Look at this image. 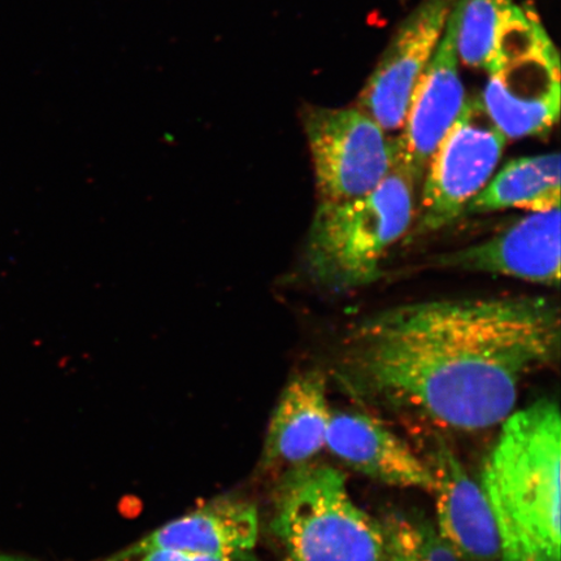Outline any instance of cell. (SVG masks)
Returning a JSON list of instances; mask_svg holds the SVG:
<instances>
[{
	"instance_id": "cell-12",
	"label": "cell",
	"mask_w": 561,
	"mask_h": 561,
	"mask_svg": "<svg viewBox=\"0 0 561 561\" xmlns=\"http://www.w3.org/2000/svg\"><path fill=\"white\" fill-rule=\"evenodd\" d=\"M257 538L259 515L254 504L220 497L160 526L105 561H130L159 549L254 561Z\"/></svg>"
},
{
	"instance_id": "cell-2",
	"label": "cell",
	"mask_w": 561,
	"mask_h": 561,
	"mask_svg": "<svg viewBox=\"0 0 561 561\" xmlns=\"http://www.w3.org/2000/svg\"><path fill=\"white\" fill-rule=\"evenodd\" d=\"M501 426L480 482L500 533V561H560L559 404L539 399Z\"/></svg>"
},
{
	"instance_id": "cell-16",
	"label": "cell",
	"mask_w": 561,
	"mask_h": 561,
	"mask_svg": "<svg viewBox=\"0 0 561 561\" xmlns=\"http://www.w3.org/2000/svg\"><path fill=\"white\" fill-rule=\"evenodd\" d=\"M514 0H456L450 18L456 54L462 65L488 70Z\"/></svg>"
},
{
	"instance_id": "cell-13",
	"label": "cell",
	"mask_w": 561,
	"mask_h": 561,
	"mask_svg": "<svg viewBox=\"0 0 561 561\" xmlns=\"http://www.w3.org/2000/svg\"><path fill=\"white\" fill-rule=\"evenodd\" d=\"M325 448L343 465L383 485L433 491L427 462L367 413L332 410Z\"/></svg>"
},
{
	"instance_id": "cell-15",
	"label": "cell",
	"mask_w": 561,
	"mask_h": 561,
	"mask_svg": "<svg viewBox=\"0 0 561 561\" xmlns=\"http://www.w3.org/2000/svg\"><path fill=\"white\" fill-rule=\"evenodd\" d=\"M560 156L558 152L510 161L469 202L465 214L481 215L508 208L546 213L560 208Z\"/></svg>"
},
{
	"instance_id": "cell-8",
	"label": "cell",
	"mask_w": 561,
	"mask_h": 561,
	"mask_svg": "<svg viewBox=\"0 0 561 561\" xmlns=\"http://www.w3.org/2000/svg\"><path fill=\"white\" fill-rule=\"evenodd\" d=\"M454 0H424L399 27L356 107L386 133L403 128L413 93L444 35Z\"/></svg>"
},
{
	"instance_id": "cell-18",
	"label": "cell",
	"mask_w": 561,
	"mask_h": 561,
	"mask_svg": "<svg viewBox=\"0 0 561 561\" xmlns=\"http://www.w3.org/2000/svg\"><path fill=\"white\" fill-rule=\"evenodd\" d=\"M385 531L383 561H413L407 517L391 515L382 522Z\"/></svg>"
},
{
	"instance_id": "cell-9",
	"label": "cell",
	"mask_w": 561,
	"mask_h": 561,
	"mask_svg": "<svg viewBox=\"0 0 561 561\" xmlns=\"http://www.w3.org/2000/svg\"><path fill=\"white\" fill-rule=\"evenodd\" d=\"M459 65L454 24L448 16L437 51L421 77L403 128L394 138L396 160L416 185L424 180L434 153L466 108L468 100Z\"/></svg>"
},
{
	"instance_id": "cell-11",
	"label": "cell",
	"mask_w": 561,
	"mask_h": 561,
	"mask_svg": "<svg viewBox=\"0 0 561 561\" xmlns=\"http://www.w3.org/2000/svg\"><path fill=\"white\" fill-rule=\"evenodd\" d=\"M430 466L442 539L461 561H500L501 539L481 483L444 439H434Z\"/></svg>"
},
{
	"instance_id": "cell-4",
	"label": "cell",
	"mask_w": 561,
	"mask_h": 561,
	"mask_svg": "<svg viewBox=\"0 0 561 561\" xmlns=\"http://www.w3.org/2000/svg\"><path fill=\"white\" fill-rule=\"evenodd\" d=\"M272 531L289 561H383L385 531L354 502L331 466L286 471L276 491Z\"/></svg>"
},
{
	"instance_id": "cell-20",
	"label": "cell",
	"mask_w": 561,
	"mask_h": 561,
	"mask_svg": "<svg viewBox=\"0 0 561 561\" xmlns=\"http://www.w3.org/2000/svg\"><path fill=\"white\" fill-rule=\"evenodd\" d=\"M0 561H34L24 557L13 556V553L0 551Z\"/></svg>"
},
{
	"instance_id": "cell-6",
	"label": "cell",
	"mask_w": 561,
	"mask_h": 561,
	"mask_svg": "<svg viewBox=\"0 0 561 561\" xmlns=\"http://www.w3.org/2000/svg\"><path fill=\"white\" fill-rule=\"evenodd\" d=\"M506 144L481 98L468 100L427 167L412 234L436 233L460 219L469 202L493 178Z\"/></svg>"
},
{
	"instance_id": "cell-14",
	"label": "cell",
	"mask_w": 561,
	"mask_h": 561,
	"mask_svg": "<svg viewBox=\"0 0 561 561\" xmlns=\"http://www.w3.org/2000/svg\"><path fill=\"white\" fill-rule=\"evenodd\" d=\"M331 415L324 371L307 369L294 375L272 413L263 467L290 471L312 462L325 448Z\"/></svg>"
},
{
	"instance_id": "cell-17",
	"label": "cell",
	"mask_w": 561,
	"mask_h": 561,
	"mask_svg": "<svg viewBox=\"0 0 561 561\" xmlns=\"http://www.w3.org/2000/svg\"><path fill=\"white\" fill-rule=\"evenodd\" d=\"M413 561H461L437 533L436 526L407 517Z\"/></svg>"
},
{
	"instance_id": "cell-19",
	"label": "cell",
	"mask_w": 561,
	"mask_h": 561,
	"mask_svg": "<svg viewBox=\"0 0 561 561\" xmlns=\"http://www.w3.org/2000/svg\"><path fill=\"white\" fill-rule=\"evenodd\" d=\"M130 561H236L227 558L202 556L180 550L159 549L142 553Z\"/></svg>"
},
{
	"instance_id": "cell-3",
	"label": "cell",
	"mask_w": 561,
	"mask_h": 561,
	"mask_svg": "<svg viewBox=\"0 0 561 561\" xmlns=\"http://www.w3.org/2000/svg\"><path fill=\"white\" fill-rule=\"evenodd\" d=\"M416 186L396 160L381 184L362 198L319 202L304 256L312 283L333 291L375 283L383 259L415 221Z\"/></svg>"
},
{
	"instance_id": "cell-5",
	"label": "cell",
	"mask_w": 561,
	"mask_h": 561,
	"mask_svg": "<svg viewBox=\"0 0 561 561\" xmlns=\"http://www.w3.org/2000/svg\"><path fill=\"white\" fill-rule=\"evenodd\" d=\"M481 96L506 139L546 136L559 122L560 56L535 12L514 5Z\"/></svg>"
},
{
	"instance_id": "cell-1",
	"label": "cell",
	"mask_w": 561,
	"mask_h": 561,
	"mask_svg": "<svg viewBox=\"0 0 561 561\" xmlns=\"http://www.w3.org/2000/svg\"><path fill=\"white\" fill-rule=\"evenodd\" d=\"M560 310L543 297L419 301L357 322L336 375L356 396L459 432L501 425L523 382L557 364Z\"/></svg>"
},
{
	"instance_id": "cell-10",
	"label": "cell",
	"mask_w": 561,
	"mask_h": 561,
	"mask_svg": "<svg viewBox=\"0 0 561 561\" xmlns=\"http://www.w3.org/2000/svg\"><path fill=\"white\" fill-rule=\"evenodd\" d=\"M434 264L559 287L560 208L529 213L490 240L439 255Z\"/></svg>"
},
{
	"instance_id": "cell-7",
	"label": "cell",
	"mask_w": 561,
	"mask_h": 561,
	"mask_svg": "<svg viewBox=\"0 0 561 561\" xmlns=\"http://www.w3.org/2000/svg\"><path fill=\"white\" fill-rule=\"evenodd\" d=\"M305 125L319 202L362 198L394 167V138L359 107L312 108Z\"/></svg>"
}]
</instances>
